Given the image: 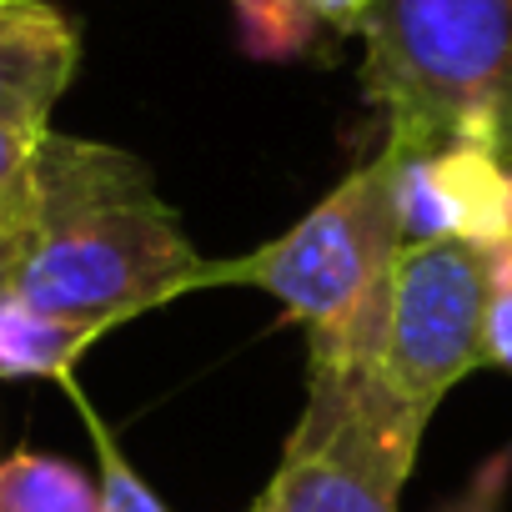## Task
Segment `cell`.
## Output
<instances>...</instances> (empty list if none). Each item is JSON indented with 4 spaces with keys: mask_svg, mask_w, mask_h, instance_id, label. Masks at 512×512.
<instances>
[{
    "mask_svg": "<svg viewBox=\"0 0 512 512\" xmlns=\"http://www.w3.org/2000/svg\"><path fill=\"white\" fill-rule=\"evenodd\" d=\"M211 282H221V262L196 256L131 151L41 136L31 181L0 221V292L111 332Z\"/></svg>",
    "mask_w": 512,
    "mask_h": 512,
    "instance_id": "obj_1",
    "label": "cell"
},
{
    "mask_svg": "<svg viewBox=\"0 0 512 512\" xmlns=\"http://www.w3.org/2000/svg\"><path fill=\"white\" fill-rule=\"evenodd\" d=\"M76 31L46 0H0V121L46 126L76 76Z\"/></svg>",
    "mask_w": 512,
    "mask_h": 512,
    "instance_id": "obj_7",
    "label": "cell"
},
{
    "mask_svg": "<svg viewBox=\"0 0 512 512\" xmlns=\"http://www.w3.org/2000/svg\"><path fill=\"white\" fill-rule=\"evenodd\" d=\"M402 251L382 151L342 176L292 231L221 262V282L272 292L312 337V367H377Z\"/></svg>",
    "mask_w": 512,
    "mask_h": 512,
    "instance_id": "obj_3",
    "label": "cell"
},
{
    "mask_svg": "<svg viewBox=\"0 0 512 512\" xmlns=\"http://www.w3.org/2000/svg\"><path fill=\"white\" fill-rule=\"evenodd\" d=\"M51 126H6L0 121V221H6L31 181V166H36V151H41V136Z\"/></svg>",
    "mask_w": 512,
    "mask_h": 512,
    "instance_id": "obj_12",
    "label": "cell"
},
{
    "mask_svg": "<svg viewBox=\"0 0 512 512\" xmlns=\"http://www.w3.org/2000/svg\"><path fill=\"white\" fill-rule=\"evenodd\" d=\"M302 6H307V16H312L317 26H332V31H357L372 0H302Z\"/></svg>",
    "mask_w": 512,
    "mask_h": 512,
    "instance_id": "obj_13",
    "label": "cell"
},
{
    "mask_svg": "<svg viewBox=\"0 0 512 512\" xmlns=\"http://www.w3.org/2000/svg\"><path fill=\"white\" fill-rule=\"evenodd\" d=\"M76 407H81V417H86V427H91V437H96V457H101V512H166V502L136 477V467L126 462V452L116 447V437H111V427L76 397Z\"/></svg>",
    "mask_w": 512,
    "mask_h": 512,
    "instance_id": "obj_10",
    "label": "cell"
},
{
    "mask_svg": "<svg viewBox=\"0 0 512 512\" xmlns=\"http://www.w3.org/2000/svg\"><path fill=\"white\" fill-rule=\"evenodd\" d=\"M397 236L417 241H467L477 251L512 236V166L482 146H382Z\"/></svg>",
    "mask_w": 512,
    "mask_h": 512,
    "instance_id": "obj_6",
    "label": "cell"
},
{
    "mask_svg": "<svg viewBox=\"0 0 512 512\" xmlns=\"http://www.w3.org/2000/svg\"><path fill=\"white\" fill-rule=\"evenodd\" d=\"M482 317H487V251L467 241L402 246L392 262L387 332L377 357L382 382L407 407L432 417L467 372L487 367Z\"/></svg>",
    "mask_w": 512,
    "mask_h": 512,
    "instance_id": "obj_5",
    "label": "cell"
},
{
    "mask_svg": "<svg viewBox=\"0 0 512 512\" xmlns=\"http://www.w3.org/2000/svg\"><path fill=\"white\" fill-rule=\"evenodd\" d=\"M427 422L377 367H312L302 422L246 512H397Z\"/></svg>",
    "mask_w": 512,
    "mask_h": 512,
    "instance_id": "obj_4",
    "label": "cell"
},
{
    "mask_svg": "<svg viewBox=\"0 0 512 512\" xmlns=\"http://www.w3.org/2000/svg\"><path fill=\"white\" fill-rule=\"evenodd\" d=\"M487 367L512 377V236L487 246V317H482Z\"/></svg>",
    "mask_w": 512,
    "mask_h": 512,
    "instance_id": "obj_11",
    "label": "cell"
},
{
    "mask_svg": "<svg viewBox=\"0 0 512 512\" xmlns=\"http://www.w3.org/2000/svg\"><path fill=\"white\" fill-rule=\"evenodd\" d=\"M0 512H101V487L66 457L11 452L0 462Z\"/></svg>",
    "mask_w": 512,
    "mask_h": 512,
    "instance_id": "obj_8",
    "label": "cell"
},
{
    "mask_svg": "<svg viewBox=\"0 0 512 512\" xmlns=\"http://www.w3.org/2000/svg\"><path fill=\"white\" fill-rule=\"evenodd\" d=\"M362 91L387 146H482L512 166V0H372Z\"/></svg>",
    "mask_w": 512,
    "mask_h": 512,
    "instance_id": "obj_2",
    "label": "cell"
},
{
    "mask_svg": "<svg viewBox=\"0 0 512 512\" xmlns=\"http://www.w3.org/2000/svg\"><path fill=\"white\" fill-rule=\"evenodd\" d=\"M241 16V41L256 56H297L312 46V36L322 31L302 0H231Z\"/></svg>",
    "mask_w": 512,
    "mask_h": 512,
    "instance_id": "obj_9",
    "label": "cell"
}]
</instances>
